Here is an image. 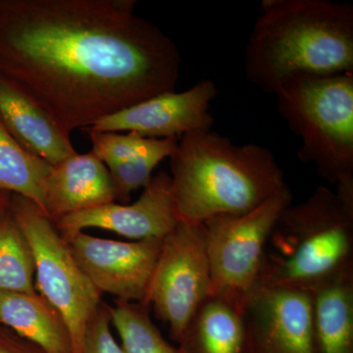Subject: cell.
Instances as JSON below:
<instances>
[{
    "mask_svg": "<svg viewBox=\"0 0 353 353\" xmlns=\"http://www.w3.org/2000/svg\"><path fill=\"white\" fill-rule=\"evenodd\" d=\"M137 0H0V75L71 134L174 92L175 43L137 15Z\"/></svg>",
    "mask_w": 353,
    "mask_h": 353,
    "instance_id": "1",
    "label": "cell"
},
{
    "mask_svg": "<svg viewBox=\"0 0 353 353\" xmlns=\"http://www.w3.org/2000/svg\"><path fill=\"white\" fill-rule=\"evenodd\" d=\"M248 80L275 94L292 77L353 73V6L263 0L245 52Z\"/></svg>",
    "mask_w": 353,
    "mask_h": 353,
    "instance_id": "2",
    "label": "cell"
},
{
    "mask_svg": "<svg viewBox=\"0 0 353 353\" xmlns=\"http://www.w3.org/2000/svg\"><path fill=\"white\" fill-rule=\"evenodd\" d=\"M170 168L176 217L196 224L250 212L287 185L268 148L234 145L211 130L179 139Z\"/></svg>",
    "mask_w": 353,
    "mask_h": 353,
    "instance_id": "3",
    "label": "cell"
},
{
    "mask_svg": "<svg viewBox=\"0 0 353 353\" xmlns=\"http://www.w3.org/2000/svg\"><path fill=\"white\" fill-rule=\"evenodd\" d=\"M353 269V182L319 187L285 209L267 243L259 287L310 292Z\"/></svg>",
    "mask_w": 353,
    "mask_h": 353,
    "instance_id": "4",
    "label": "cell"
},
{
    "mask_svg": "<svg viewBox=\"0 0 353 353\" xmlns=\"http://www.w3.org/2000/svg\"><path fill=\"white\" fill-rule=\"evenodd\" d=\"M275 95L301 161L336 185L353 182V73L292 77Z\"/></svg>",
    "mask_w": 353,
    "mask_h": 353,
    "instance_id": "5",
    "label": "cell"
},
{
    "mask_svg": "<svg viewBox=\"0 0 353 353\" xmlns=\"http://www.w3.org/2000/svg\"><path fill=\"white\" fill-rule=\"evenodd\" d=\"M292 199L285 185L250 212L216 216L203 223L212 296L243 310L259 288L272 231Z\"/></svg>",
    "mask_w": 353,
    "mask_h": 353,
    "instance_id": "6",
    "label": "cell"
},
{
    "mask_svg": "<svg viewBox=\"0 0 353 353\" xmlns=\"http://www.w3.org/2000/svg\"><path fill=\"white\" fill-rule=\"evenodd\" d=\"M9 210L31 245L36 289L63 315L74 353L82 352L85 328L101 303V292L77 263L68 241L37 204L12 194Z\"/></svg>",
    "mask_w": 353,
    "mask_h": 353,
    "instance_id": "7",
    "label": "cell"
},
{
    "mask_svg": "<svg viewBox=\"0 0 353 353\" xmlns=\"http://www.w3.org/2000/svg\"><path fill=\"white\" fill-rule=\"evenodd\" d=\"M211 296L203 224L179 221L162 243L148 303L179 343L201 304Z\"/></svg>",
    "mask_w": 353,
    "mask_h": 353,
    "instance_id": "8",
    "label": "cell"
},
{
    "mask_svg": "<svg viewBox=\"0 0 353 353\" xmlns=\"http://www.w3.org/2000/svg\"><path fill=\"white\" fill-rule=\"evenodd\" d=\"M80 268L101 294L125 303H148L163 239L119 241L79 232L66 240Z\"/></svg>",
    "mask_w": 353,
    "mask_h": 353,
    "instance_id": "9",
    "label": "cell"
},
{
    "mask_svg": "<svg viewBox=\"0 0 353 353\" xmlns=\"http://www.w3.org/2000/svg\"><path fill=\"white\" fill-rule=\"evenodd\" d=\"M218 94L212 81L203 80L182 92L157 95L94 122L85 131L136 132L145 138H182L213 125L209 112Z\"/></svg>",
    "mask_w": 353,
    "mask_h": 353,
    "instance_id": "10",
    "label": "cell"
},
{
    "mask_svg": "<svg viewBox=\"0 0 353 353\" xmlns=\"http://www.w3.org/2000/svg\"><path fill=\"white\" fill-rule=\"evenodd\" d=\"M243 314L248 353H314L309 292L259 287Z\"/></svg>",
    "mask_w": 353,
    "mask_h": 353,
    "instance_id": "11",
    "label": "cell"
},
{
    "mask_svg": "<svg viewBox=\"0 0 353 353\" xmlns=\"http://www.w3.org/2000/svg\"><path fill=\"white\" fill-rule=\"evenodd\" d=\"M65 240L88 228L108 230L132 241L162 240L178 224L171 178L161 171L152 176L138 201L105 204L52 221Z\"/></svg>",
    "mask_w": 353,
    "mask_h": 353,
    "instance_id": "12",
    "label": "cell"
},
{
    "mask_svg": "<svg viewBox=\"0 0 353 353\" xmlns=\"http://www.w3.org/2000/svg\"><path fill=\"white\" fill-rule=\"evenodd\" d=\"M117 201L112 176L94 152L53 165L44 185L43 213L51 221Z\"/></svg>",
    "mask_w": 353,
    "mask_h": 353,
    "instance_id": "13",
    "label": "cell"
},
{
    "mask_svg": "<svg viewBox=\"0 0 353 353\" xmlns=\"http://www.w3.org/2000/svg\"><path fill=\"white\" fill-rule=\"evenodd\" d=\"M0 120L26 150L52 166L77 153L71 134L27 90L2 75Z\"/></svg>",
    "mask_w": 353,
    "mask_h": 353,
    "instance_id": "14",
    "label": "cell"
},
{
    "mask_svg": "<svg viewBox=\"0 0 353 353\" xmlns=\"http://www.w3.org/2000/svg\"><path fill=\"white\" fill-rule=\"evenodd\" d=\"M92 152L108 167L112 176L117 201L126 203L134 190L145 188L152 172L165 158L171 157L178 138H145L136 132L85 131Z\"/></svg>",
    "mask_w": 353,
    "mask_h": 353,
    "instance_id": "15",
    "label": "cell"
},
{
    "mask_svg": "<svg viewBox=\"0 0 353 353\" xmlns=\"http://www.w3.org/2000/svg\"><path fill=\"white\" fill-rule=\"evenodd\" d=\"M0 325L46 353H74L63 315L38 292L0 294Z\"/></svg>",
    "mask_w": 353,
    "mask_h": 353,
    "instance_id": "16",
    "label": "cell"
},
{
    "mask_svg": "<svg viewBox=\"0 0 353 353\" xmlns=\"http://www.w3.org/2000/svg\"><path fill=\"white\" fill-rule=\"evenodd\" d=\"M309 294L314 353H353V269Z\"/></svg>",
    "mask_w": 353,
    "mask_h": 353,
    "instance_id": "17",
    "label": "cell"
},
{
    "mask_svg": "<svg viewBox=\"0 0 353 353\" xmlns=\"http://www.w3.org/2000/svg\"><path fill=\"white\" fill-rule=\"evenodd\" d=\"M178 345L182 353H248L243 309L211 294L190 320Z\"/></svg>",
    "mask_w": 353,
    "mask_h": 353,
    "instance_id": "18",
    "label": "cell"
},
{
    "mask_svg": "<svg viewBox=\"0 0 353 353\" xmlns=\"http://www.w3.org/2000/svg\"><path fill=\"white\" fill-rule=\"evenodd\" d=\"M52 165L26 150L0 120V190L34 202L41 210Z\"/></svg>",
    "mask_w": 353,
    "mask_h": 353,
    "instance_id": "19",
    "label": "cell"
},
{
    "mask_svg": "<svg viewBox=\"0 0 353 353\" xmlns=\"http://www.w3.org/2000/svg\"><path fill=\"white\" fill-rule=\"evenodd\" d=\"M31 245L10 210L0 216V294L38 292Z\"/></svg>",
    "mask_w": 353,
    "mask_h": 353,
    "instance_id": "20",
    "label": "cell"
},
{
    "mask_svg": "<svg viewBox=\"0 0 353 353\" xmlns=\"http://www.w3.org/2000/svg\"><path fill=\"white\" fill-rule=\"evenodd\" d=\"M115 303L110 306L111 324L119 334L125 353H182L166 341L153 323L150 305Z\"/></svg>",
    "mask_w": 353,
    "mask_h": 353,
    "instance_id": "21",
    "label": "cell"
},
{
    "mask_svg": "<svg viewBox=\"0 0 353 353\" xmlns=\"http://www.w3.org/2000/svg\"><path fill=\"white\" fill-rule=\"evenodd\" d=\"M110 306L101 301L85 328L81 353H125L111 332Z\"/></svg>",
    "mask_w": 353,
    "mask_h": 353,
    "instance_id": "22",
    "label": "cell"
},
{
    "mask_svg": "<svg viewBox=\"0 0 353 353\" xmlns=\"http://www.w3.org/2000/svg\"><path fill=\"white\" fill-rule=\"evenodd\" d=\"M0 353H46L38 345L0 325Z\"/></svg>",
    "mask_w": 353,
    "mask_h": 353,
    "instance_id": "23",
    "label": "cell"
},
{
    "mask_svg": "<svg viewBox=\"0 0 353 353\" xmlns=\"http://www.w3.org/2000/svg\"><path fill=\"white\" fill-rule=\"evenodd\" d=\"M11 196H12V194H10V192L0 190V216L8 210L9 205H10Z\"/></svg>",
    "mask_w": 353,
    "mask_h": 353,
    "instance_id": "24",
    "label": "cell"
}]
</instances>
